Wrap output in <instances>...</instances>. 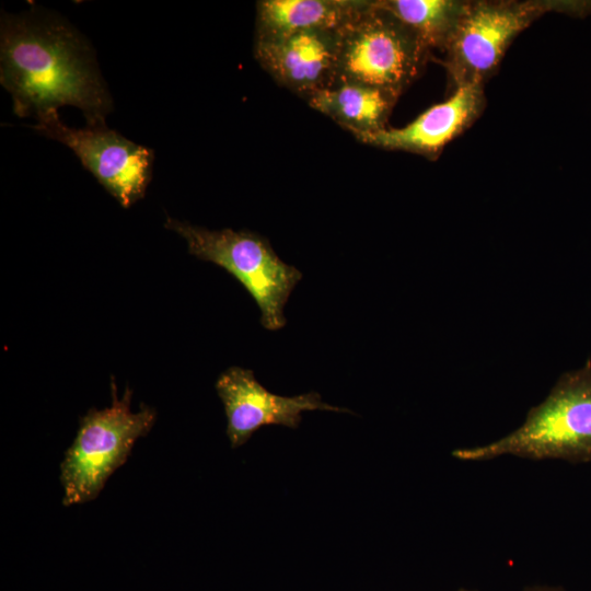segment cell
<instances>
[{
  "instance_id": "ba28073f",
  "label": "cell",
  "mask_w": 591,
  "mask_h": 591,
  "mask_svg": "<svg viewBox=\"0 0 591 591\" xmlns=\"http://www.w3.org/2000/svg\"><path fill=\"white\" fill-rule=\"evenodd\" d=\"M215 386L224 406L227 436L232 448L243 445L265 426L279 425L297 429L303 412L351 413L347 408L323 402L317 392L296 396L275 394L256 380L252 370L237 366L223 371Z\"/></svg>"
},
{
  "instance_id": "9c48e42d",
  "label": "cell",
  "mask_w": 591,
  "mask_h": 591,
  "mask_svg": "<svg viewBox=\"0 0 591 591\" xmlns=\"http://www.w3.org/2000/svg\"><path fill=\"white\" fill-rule=\"evenodd\" d=\"M339 36L340 28L254 36L253 53L276 83L306 101L335 82Z\"/></svg>"
},
{
  "instance_id": "6da1fadb",
  "label": "cell",
  "mask_w": 591,
  "mask_h": 591,
  "mask_svg": "<svg viewBox=\"0 0 591 591\" xmlns=\"http://www.w3.org/2000/svg\"><path fill=\"white\" fill-rule=\"evenodd\" d=\"M0 83L19 117L37 119L71 105L83 113L88 126H101L113 108L83 35L58 14L36 7L1 15Z\"/></svg>"
},
{
  "instance_id": "8992f818",
  "label": "cell",
  "mask_w": 591,
  "mask_h": 591,
  "mask_svg": "<svg viewBox=\"0 0 591 591\" xmlns=\"http://www.w3.org/2000/svg\"><path fill=\"white\" fill-rule=\"evenodd\" d=\"M551 11L586 14L588 1L479 0L466 1L450 38L443 66L454 89L484 84L496 71L512 40L535 20Z\"/></svg>"
},
{
  "instance_id": "30bf717a",
  "label": "cell",
  "mask_w": 591,
  "mask_h": 591,
  "mask_svg": "<svg viewBox=\"0 0 591 591\" xmlns=\"http://www.w3.org/2000/svg\"><path fill=\"white\" fill-rule=\"evenodd\" d=\"M485 105L483 84L454 89L451 96L436 104L408 125L383 128L359 141L386 150H401L427 158L437 157L441 150L480 115Z\"/></svg>"
},
{
  "instance_id": "8fae6325",
  "label": "cell",
  "mask_w": 591,
  "mask_h": 591,
  "mask_svg": "<svg viewBox=\"0 0 591 591\" xmlns=\"http://www.w3.org/2000/svg\"><path fill=\"white\" fill-rule=\"evenodd\" d=\"M397 96L368 85L335 81L305 102L358 140L385 128Z\"/></svg>"
},
{
  "instance_id": "7a4b0ae2",
  "label": "cell",
  "mask_w": 591,
  "mask_h": 591,
  "mask_svg": "<svg viewBox=\"0 0 591 591\" xmlns=\"http://www.w3.org/2000/svg\"><path fill=\"white\" fill-rule=\"evenodd\" d=\"M512 455L528 460L591 463V364L563 374L512 432L490 443L452 451L466 462Z\"/></svg>"
},
{
  "instance_id": "52a82bcc",
  "label": "cell",
  "mask_w": 591,
  "mask_h": 591,
  "mask_svg": "<svg viewBox=\"0 0 591 591\" xmlns=\"http://www.w3.org/2000/svg\"><path fill=\"white\" fill-rule=\"evenodd\" d=\"M31 127L67 146L121 207L129 208L146 195L154 163L150 148L128 140L106 125L70 127L58 112L37 118Z\"/></svg>"
},
{
  "instance_id": "277c9868",
  "label": "cell",
  "mask_w": 591,
  "mask_h": 591,
  "mask_svg": "<svg viewBox=\"0 0 591 591\" xmlns=\"http://www.w3.org/2000/svg\"><path fill=\"white\" fill-rule=\"evenodd\" d=\"M430 48L420 36L378 3L340 28L336 79L397 97L419 77Z\"/></svg>"
},
{
  "instance_id": "3957f363",
  "label": "cell",
  "mask_w": 591,
  "mask_h": 591,
  "mask_svg": "<svg viewBox=\"0 0 591 591\" xmlns=\"http://www.w3.org/2000/svg\"><path fill=\"white\" fill-rule=\"evenodd\" d=\"M164 227L184 239L190 255L216 264L245 288L264 328L278 331L287 324L283 309L302 273L285 263L267 237L247 230H209L171 217Z\"/></svg>"
},
{
  "instance_id": "5b68a950",
  "label": "cell",
  "mask_w": 591,
  "mask_h": 591,
  "mask_svg": "<svg viewBox=\"0 0 591 591\" xmlns=\"http://www.w3.org/2000/svg\"><path fill=\"white\" fill-rule=\"evenodd\" d=\"M112 405L91 408L80 419L77 436L60 464L66 507L97 497L109 476L128 459L136 441L152 429L157 413L141 404L131 412V391L118 398L112 383Z\"/></svg>"
},
{
  "instance_id": "4fadbf2b",
  "label": "cell",
  "mask_w": 591,
  "mask_h": 591,
  "mask_svg": "<svg viewBox=\"0 0 591 591\" xmlns=\"http://www.w3.org/2000/svg\"><path fill=\"white\" fill-rule=\"evenodd\" d=\"M378 3L415 31L430 50L443 51L463 14L466 1L378 0Z\"/></svg>"
},
{
  "instance_id": "9a60e30c",
  "label": "cell",
  "mask_w": 591,
  "mask_h": 591,
  "mask_svg": "<svg viewBox=\"0 0 591 591\" xmlns=\"http://www.w3.org/2000/svg\"><path fill=\"white\" fill-rule=\"evenodd\" d=\"M456 591H477L475 589L459 588Z\"/></svg>"
},
{
  "instance_id": "5bb4252c",
  "label": "cell",
  "mask_w": 591,
  "mask_h": 591,
  "mask_svg": "<svg viewBox=\"0 0 591 591\" xmlns=\"http://www.w3.org/2000/svg\"><path fill=\"white\" fill-rule=\"evenodd\" d=\"M522 591H565L561 587L534 584L525 587Z\"/></svg>"
},
{
  "instance_id": "7c38bea8",
  "label": "cell",
  "mask_w": 591,
  "mask_h": 591,
  "mask_svg": "<svg viewBox=\"0 0 591 591\" xmlns=\"http://www.w3.org/2000/svg\"><path fill=\"white\" fill-rule=\"evenodd\" d=\"M370 3L371 0H260L256 3L254 36L341 28Z\"/></svg>"
}]
</instances>
